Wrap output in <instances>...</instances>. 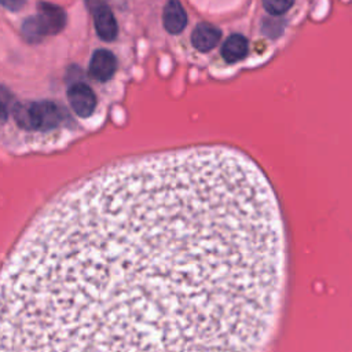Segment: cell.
<instances>
[{
    "label": "cell",
    "mask_w": 352,
    "mask_h": 352,
    "mask_svg": "<svg viewBox=\"0 0 352 352\" xmlns=\"http://www.w3.org/2000/svg\"><path fill=\"white\" fill-rule=\"evenodd\" d=\"M286 275L279 205L245 153L109 164L53 197L0 282V351H260Z\"/></svg>",
    "instance_id": "6da1fadb"
},
{
    "label": "cell",
    "mask_w": 352,
    "mask_h": 352,
    "mask_svg": "<svg viewBox=\"0 0 352 352\" xmlns=\"http://www.w3.org/2000/svg\"><path fill=\"white\" fill-rule=\"evenodd\" d=\"M18 124L34 129H50L54 128L60 121V110L53 102L32 103L24 110H18Z\"/></svg>",
    "instance_id": "7a4b0ae2"
},
{
    "label": "cell",
    "mask_w": 352,
    "mask_h": 352,
    "mask_svg": "<svg viewBox=\"0 0 352 352\" xmlns=\"http://www.w3.org/2000/svg\"><path fill=\"white\" fill-rule=\"evenodd\" d=\"M68 99L72 106V109L80 116V117H88L95 106H97V98L94 91L84 83H75L68 90Z\"/></svg>",
    "instance_id": "3957f363"
},
{
    "label": "cell",
    "mask_w": 352,
    "mask_h": 352,
    "mask_svg": "<svg viewBox=\"0 0 352 352\" xmlns=\"http://www.w3.org/2000/svg\"><path fill=\"white\" fill-rule=\"evenodd\" d=\"M38 18L46 32V35H55L64 29L66 24L65 12L55 5L51 3H39V14Z\"/></svg>",
    "instance_id": "277c9868"
},
{
    "label": "cell",
    "mask_w": 352,
    "mask_h": 352,
    "mask_svg": "<svg viewBox=\"0 0 352 352\" xmlns=\"http://www.w3.org/2000/svg\"><path fill=\"white\" fill-rule=\"evenodd\" d=\"M188 14L179 0H169L164 8L162 14L164 28L172 35H178L184 32V29L188 25Z\"/></svg>",
    "instance_id": "5b68a950"
},
{
    "label": "cell",
    "mask_w": 352,
    "mask_h": 352,
    "mask_svg": "<svg viewBox=\"0 0 352 352\" xmlns=\"http://www.w3.org/2000/svg\"><path fill=\"white\" fill-rule=\"evenodd\" d=\"M117 60L108 50H98L94 53L90 62V75L98 81H108L116 72Z\"/></svg>",
    "instance_id": "8992f818"
},
{
    "label": "cell",
    "mask_w": 352,
    "mask_h": 352,
    "mask_svg": "<svg viewBox=\"0 0 352 352\" xmlns=\"http://www.w3.org/2000/svg\"><path fill=\"white\" fill-rule=\"evenodd\" d=\"M222 38V31L211 24H200L192 34L193 46L203 53L214 50Z\"/></svg>",
    "instance_id": "52a82bcc"
},
{
    "label": "cell",
    "mask_w": 352,
    "mask_h": 352,
    "mask_svg": "<svg viewBox=\"0 0 352 352\" xmlns=\"http://www.w3.org/2000/svg\"><path fill=\"white\" fill-rule=\"evenodd\" d=\"M94 14V23H95V29L98 36L105 40V42H112L116 39L118 28L116 18L113 13L109 10L108 6H102Z\"/></svg>",
    "instance_id": "ba28073f"
},
{
    "label": "cell",
    "mask_w": 352,
    "mask_h": 352,
    "mask_svg": "<svg viewBox=\"0 0 352 352\" xmlns=\"http://www.w3.org/2000/svg\"><path fill=\"white\" fill-rule=\"evenodd\" d=\"M249 50V43L247 40V38H244L242 35H231L222 46V55L223 58L230 62H238L242 58L247 57Z\"/></svg>",
    "instance_id": "9c48e42d"
},
{
    "label": "cell",
    "mask_w": 352,
    "mask_h": 352,
    "mask_svg": "<svg viewBox=\"0 0 352 352\" xmlns=\"http://www.w3.org/2000/svg\"><path fill=\"white\" fill-rule=\"evenodd\" d=\"M23 34L31 42H38L43 36H46V32H45V29H43L38 17H31L24 23Z\"/></svg>",
    "instance_id": "30bf717a"
},
{
    "label": "cell",
    "mask_w": 352,
    "mask_h": 352,
    "mask_svg": "<svg viewBox=\"0 0 352 352\" xmlns=\"http://www.w3.org/2000/svg\"><path fill=\"white\" fill-rule=\"evenodd\" d=\"M294 5V0H263V6L267 13L271 16H282L288 13L292 6Z\"/></svg>",
    "instance_id": "8fae6325"
},
{
    "label": "cell",
    "mask_w": 352,
    "mask_h": 352,
    "mask_svg": "<svg viewBox=\"0 0 352 352\" xmlns=\"http://www.w3.org/2000/svg\"><path fill=\"white\" fill-rule=\"evenodd\" d=\"M0 2H2V5L8 10L17 12V10H20L27 3V0H0Z\"/></svg>",
    "instance_id": "7c38bea8"
},
{
    "label": "cell",
    "mask_w": 352,
    "mask_h": 352,
    "mask_svg": "<svg viewBox=\"0 0 352 352\" xmlns=\"http://www.w3.org/2000/svg\"><path fill=\"white\" fill-rule=\"evenodd\" d=\"M86 2H87V8L91 13L97 12L102 6H106V0H86Z\"/></svg>",
    "instance_id": "4fadbf2b"
}]
</instances>
